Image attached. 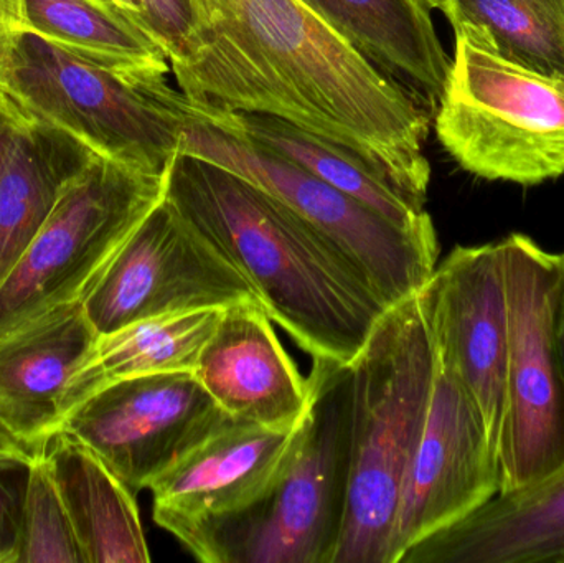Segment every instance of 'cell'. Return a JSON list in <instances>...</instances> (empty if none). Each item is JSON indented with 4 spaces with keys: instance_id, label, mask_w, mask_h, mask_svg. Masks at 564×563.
<instances>
[{
    "instance_id": "obj_1",
    "label": "cell",
    "mask_w": 564,
    "mask_h": 563,
    "mask_svg": "<svg viewBox=\"0 0 564 563\" xmlns=\"http://www.w3.org/2000/svg\"><path fill=\"white\" fill-rule=\"evenodd\" d=\"M185 98L284 119L344 145L417 207L426 204L430 115L302 0H187Z\"/></svg>"
},
{
    "instance_id": "obj_2",
    "label": "cell",
    "mask_w": 564,
    "mask_h": 563,
    "mask_svg": "<svg viewBox=\"0 0 564 563\" xmlns=\"http://www.w3.org/2000/svg\"><path fill=\"white\" fill-rule=\"evenodd\" d=\"M165 197L312 359L348 366L390 307L330 238L228 169L178 152Z\"/></svg>"
},
{
    "instance_id": "obj_3",
    "label": "cell",
    "mask_w": 564,
    "mask_h": 563,
    "mask_svg": "<svg viewBox=\"0 0 564 563\" xmlns=\"http://www.w3.org/2000/svg\"><path fill=\"white\" fill-rule=\"evenodd\" d=\"M311 403L284 463L245 508L162 526L205 563H334L351 473L350 366L314 359Z\"/></svg>"
},
{
    "instance_id": "obj_4",
    "label": "cell",
    "mask_w": 564,
    "mask_h": 563,
    "mask_svg": "<svg viewBox=\"0 0 564 563\" xmlns=\"http://www.w3.org/2000/svg\"><path fill=\"white\" fill-rule=\"evenodd\" d=\"M348 366L354 377L351 473L334 563H388L436 369L420 294L388 307Z\"/></svg>"
},
{
    "instance_id": "obj_5",
    "label": "cell",
    "mask_w": 564,
    "mask_h": 563,
    "mask_svg": "<svg viewBox=\"0 0 564 563\" xmlns=\"http://www.w3.org/2000/svg\"><path fill=\"white\" fill-rule=\"evenodd\" d=\"M0 88L25 115L142 174H167L187 115L165 78H135L20 32L0 62Z\"/></svg>"
},
{
    "instance_id": "obj_6",
    "label": "cell",
    "mask_w": 564,
    "mask_h": 563,
    "mask_svg": "<svg viewBox=\"0 0 564 563\" xmlns=\"http://www.w3.org/2000/svg\"><path fill=\"white\" fill-rule=\"evenodd\" d=\"M444 151L486 181L539 185L564 174V78L507 62L456 35L437 105Z\"/></svg>"
},
{
    "instance_id": "obj_7",
    "label": "cell",
    "mask_w": 564,
    "mask_h": 563,
    "mask_svg": "<svg viewBox=\"0 0 564 563\" xmlns=\"http://www.w3.org/2000/svg\"><path fill=\"white\" fill-rule=\"evenodd\" d=\"M181 106L187 122L178 152L228 169L288 205L367 274L388 306L420 293L430 280L440 258L434 225L400 227L304 169L195 115L184 93Z\"/></svg>"
},
{
    "instance_id": "obj_8",
    "label": "cell",
    "mask_w": 564,
    "mask_h": 563,
    "mask_svg": "<svg viewBox=\"0 0 564 563\" xmlns=\"http://www.w3.org/2000/svg\"><path fill=\"white\" fill-rule=\"evenodd\" d=\"M167 174H142L96 155L0 283V337L53 307L82 303L126 238L165 197Z\"/></svg>"
},
{
    "instance_id": "obj_9",
    "label": "cell",
    "mask_w": 564,
    "mask_h": 563,
    "mask_svg": "<svg viewBox=\"0 0 564 563\" xmlns=\"http://www.w3.org/2000/svg\"><path fill=\"white\" fill-rule=\"evenodd\" d=\"M499 247L509 304L500 495H512L564 469V380L553 337L562 255L522 234Z\"/></svg>"
},
{
    "instance_id": "obj_10",
    "label": "cell",
    "mask_w": 564,
    "mask_h": 563,
    "mask_svg": "<svg viewBox=\"0 0 564 563\" xmlns=\"http://www.w3.org/2000/svg\"><path fill=\"white\" fill-rule=\"evenodd\" d=\"M238 303L260 300L167 197L126 238L82 301L98 336L152 317Z\"/></svg>"
},
{
    "instance_id": "obj_11",
    "label": "cell",
    "mask_w": 564,
    "mask_h": 563,
    "mask_svg": "<svg viewBox=\"0 0 564 563\" xmlns=\"http://www.w3.org/2000/svg\"><path fill=\"white\" fill-rule=\"evenodd\" d=\"M231 423L187 370L111 383L66 413L58 433L93 450L135 495Z\"/></svg>"
},
{
    "instance_id": "obj_12",
    "label": "cell",
    "mask_w": 564,
    "mask_h": 563,
    "mask_svg": "<svg viewBox=\"0 0 564 563\" xmlns=\"http://www.w3.org/2000/svg\"><path fill=\"white\" fill-rule=\"evenodd\" d=\"M500 495L499 458L479 407L436 359L423 433L411 459L391 534L388 563Z\"/></svg>"
},
{
    "instance_id": "obj_13",
    "label": "cell",
    "mask_w": 564,
    "mask_h": 563,
    "mask_svg": "<svg viewBox=\"0 0 564 563\" xmlns=\"http://www.w3.org/2000/svg\"><path fill=\"white\" fill-rule=\"evenodd\" d=\"M417 294L436 359L479 407L499 458L509 359V304L499 243L454 248Z\"/></svg>"
},
{
    "instance_id": "obj_14",
    "label": "cell",
    "mask_w": 564,
    "mask_h": 563,
    "mask_svg": "<svg viewBox=\"0 0 564 563\" xmlns=\"http://www.w3.org/2000/svg\"><path fill=\"white\" fill-rule=\"evenodd\" d=\"M195 376L238 423L295 429L311 403V382L281 346L260 303H238L220 321L198 357Z\"/></svg>"
},
{
    "instance_id": "obj_15",
    "label": "cell",
    "mask_w": 564,
    "mask_h": 563,
    "mask_svg": "<svg viewBox=\"0 0 564 563\" xmlns=\"http://www.w3.org/2000/svg\"><path fill=\"white\" fill-rule=\"evenodd\" d=\"M82 303L62 304L0 337V423L45 448L63 392L98 340Z\"/></svg>"
},
{
    "instance_id": "obj_16",
    "label": "cell",
    "mask_w": 564,
    "mask_h": 563,
    "mask_svg": "<svg viewBox=\"0 0 564 563\" xmlns=\"http://www.w3.org/2000/svg\"><path fill=\"white\" fill-rule=\"evenodd\" d=\"M295 430L235 422L215 433L151 483L154 521L162 528L250 505L280 472Z\"/></svg>"
},
{
    "instance_id": "obj_17",
    "label": "cell",
    "mask_w": 564,
    "mask_h": 563,
    "mask_svg": "<svg viewBox=\"0 0 564 563\" xmlns=\"http://www.w3.org/2000/svg\"><path fill=\"white\" fill-rule=\"evenodd\" d=\"M400 563H564V469L535 488L490 499L411 545Z\"/></svg>"
},
{
    "instance_id": "obj_18",
    "label": "cell",
    "mask_w": 564,
    "mask_h": 563,
    "mask_svg": "<svg viewBox=\"0 0 564 563\" xmlns=\"http://www.w3.org/2000/svg\"><path fill=\"white\" fill-rule=\"evenodd\" d=\"M421 106L437 108L451 58L426 0H302Z\"/></svg>"
},
{
    "instance_id": "obj_19",
    "label": "cell",
    "mask_w": 564,
    "mask_h": 563,
    "mask_svg": "<svg viewBox=\"0 0 564 563\" xmlns=\"http://www.w3.org/2000/svg\"><path fill=\"white\" fill-rule=\"evenodd\" d=\"M96 155L63 129L25 115L0 171V283Z\"/></svg>"
},
{
    "instance_id": "obj_20",
    "label": "cell",
    "mask_w": 564,
    "mask_h": 563,
    "mask_svg": "<svg viewBox=\"0 0 564 563\" xmlns=\"http://www.w3.org/2000/svg\"><path fill=\"white\" fill-rule=\"evenodd\" d=\"M45 453L86 563L151 562L135 495L102 459L68 433L53 436Z\"/></svg>"
},
{
    "instance_id": "obj_21",
    "label": "cell",
    "mask_w": 564,
    "mask_h": 563,
    "mask_svg": "<svg viewBox=\"0 0 564 563\" xmlns=\"http://www.w3.org/2000/svg\"><path fill=\"white\" fill-rule=\"evenodd\" d=\"M187 105L200 118L237 132L289 164L304 169L400 227L426 228L434 225L426 208L408 201L383 175L344 145L273 116L227 111L188 98Z\"/></svg>"
},
{
    "instance_id": "obj_22",
    "label": "cell",
    "mask_w": 564,
    "mask_h": 563,
    "mask_svg": "<svg viewBox=\"0 0 564 563\" xmlns=\"http://www.w3.org/2000/svg\"><path fill=\"white\" fill-rule=\"evenodd\" d=\"M224 310L167 314L99 336L63 392L62 416L119 380L161 372H195ZM63 422V420H62Z\"/></svg>"
},
{
    "instance_id": "obj_23",
    "label": "cell",
    "mask_w": 564,
    "mask_h": 563,
    "mask_svg": "<svg viewBox=\"0 0 564 563\" xmlns=\"http://www.w3.org/2000/svg\"><path fill=\"white\" fill-rule=\"evenodd\" d=\"M23 30L135 78H165L171 73L161 43L106 0H23Z\"/></svg>"
},
{
    "instance_id": "obj_24",
    "label": "cell",
    "mask_w": 564,
    "mask_h": 563,
    "mask_svg": "<svg viewBox=\"0 0 564 563\" xmlns=\"http://www.w3.org/2000/svg\"><path fill=\"white\" fill-rule=\"evenodd\" d=\"M456 35L523 68L564 78V0H426Z\"/></svg>"
},
{
    "instance_id": "obj_25",
    "label": "cell",
    "mask_w": 564,
    "mask_h": 563,
    "mask_svg": "<svg viewBox=\"0 0 564 563\" xmlns=\"http://www.w3.org/2000/svg\"><path fill=\"white\" fill-rule=\"evenodd\" d=\"M17 563H86L45 452L26 468Z\"/></svg>"
},
{
    "instance_id": "obj_26",
    "label": "cell",
    "mask_w": 564,
    "mask_h": 563,
    "mask_svg": "<svg viewBox=\"0 0 564 563\" xmlns=\"http://www.w3.org/2000/svg\"><path fill=\"white\" fill-rule=\"evenodd\" d=\"M148 25L154 39L165 50L169 63L184 58L191 36L192 17L187 0H142Z\"/></svg>"
},
{
    "instance_id": "obj_27",
    "label": "cell",
    "mask_w": 564,
    "mask_h": 563,
    "mask_svg": "<svg viewBox=\"0 0 564 563\" xmlns=\"http://www.w3.org/2000/svg\"><path fill=\"white\" fill-rule=\"evenodd\" d=\"M20 518L22 499L0 476V563L19 562Z\"/></svg>"
},
{
    "instance_id": "obj_28",
    "label": "cell",
    "mask_w": 564,
    "mask_h": 563,
    "mask_svg": "<svg viewBox=\"0 0 564 563\" xmlns=\"http://www.w3.org/2000/svg\"><path fill=\"white\" fill-rule=\"evenodd\" d=\"M45 448L20 439L12 430L0 423V469L2 472L29 468L45 452Z\"/></svg>"
},
{
    "instance_id": "obj_29",
    "label": "cell",
    "mask_w": 564,
    "mask_h": 563,
    "mask_svg": "<svg viewBox=\"0 0 564 563\" xmlns=\"http://www.w3.org/2000/svg\"><path fill=\"white\" fill-rule=\"evenodd\" d=\"M23 32V0H0V62Z\"/></svg>"
},
{
    "instance_id": "obj_30",
    "label": "cell",
    "mask_w": 564,
    "mask_h": 563,
    "mask_svg": "<svg viewBox=\"0 0 564 563\" xmlns=\"http://www.w3.org/2000/svg\"><path fill=\"white\" fill-rule=\"evenodd\" d=\"M23 118H25V112L0 88V171H2L7 149H9L17 129L22 124Z\"/></svg>"
},
{
    "instance_id": "obj_31",
    "label": "cell",
    "mask_w": 564,
    "mask_h": 563,
    "mask_svg": "<svg viewBox=\"0 0 564 563\" xmlns=\"http://www.w3.org/2000/svg\"><path fill=\"white\" fill-rule=\"evenodd\" d=\"M553 337H555L556 354H558L564 380V253L562 255V273H560L558 290H556L555 310H553Z\"/></svg>"
},
{
    "instance_id": "obj_32",
    "label": "cell",
    "mask_w": 564,
    "mask_h": 563,
    "mask_svg": "<svg viewBox=\"0 0 564 563\" xmlns=\"http://www.w3.org/2000/svg\"><path fill=\"white\" fill-rule=\"evenodd\" d=\"M106 2L118 7V9L122 10L126 15H129L131 19H134L135 22L141 23V25L144 26L149 33H151V30H149L148 25V13H145V7L142 0H106Z\"/></svg>"
}]
</instances>
